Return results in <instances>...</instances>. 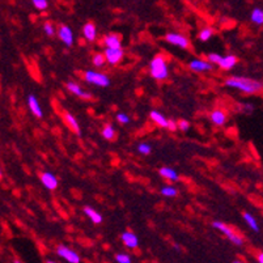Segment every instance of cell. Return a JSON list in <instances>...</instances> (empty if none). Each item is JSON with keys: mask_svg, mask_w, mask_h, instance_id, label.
Masks as SVG:
<instances>
[{"mask_svg": "<svg viewBox=\"0 0 263 263\" xmlns=\"http://www.w3.org/2000/svg\"><path fill=\"white\" fill-rule=\"evenodd\" d=\"M227 85L232 88H236V89H240L246 93H257L263 88V84L259 83V81H255L253 80V79L249 78H242V76H240V78L228 79V80H227Z\"/></svg>", "mask_w": 263, "mask_h": 263, "instance_id": "cell-1", "label": "cell"}, {"mask_svg": "<svg viewBox=\"0 0 263 263\" xmlns=\"http://www.w3.org/2000/svg\"><path fill=\"white\" fill-rule=\"evenodd\" d=\"M41 181L44 183V186L49 190H55L58 187V179L52 173H42L41 174Z\"/></svg>", "mask_w": 263, "mask_h": 263, "instance_id": "cell-7", "label": "cell"}, {"mask_svg": "<svg viewBox=\"0 0 263 263\" xmlns=\"http://www.w3.org/2000/svg\"><path fill=\"white\" fill-rule=\"evenodd\" d=\"M221 58H223V57H221V55H219V54H210L209 55V61L211 62V63L219 64L220 61H221Z\"/></svg>", "mask_w": 263, "mask_h": 263, "instance_id": "cell-32", "label": "cell"}, {"mask_svg": "<svg viewBox=\"0 0 263 263\" xmlns=\"http://www.w3.org/2000/svg\"><path fill=\"white\" fill-rule=\"evenodd\" d=\"M102 136H104L106 140H111L116 136V131H114V127L111 124H106L102 130Z\"/></svg>", "mask_w": 263, "mask_h": 263, "instance_id": "cell-24", "label": "cell"}, {"mask_svg": "<svg viewBox=\"0 0 263 263\" xmlns=\"http://www.w3.org/2000/svg\"><path fill=\"white\" fill-rule=\"evenodd\" d=\"M32 2L35 8L40 9V11H44L47 8V0H32Z\"/></svg>", "mask_w": 263, "mask_h": 263, "instance_id": "cell-27", "label": "cell"}, {"mask_svg": "<svg viewBox=\"0 0 263 263\" xmlns=\"http://www.w3.org/2000/svg\"><path fill=\"white\" fill-rule=\"evenodd\" d=\"M64 121H66L67 124H68V126L72 128L73 133L80 134V128H79V124H78V122H76L75 117L71 116L70 113H66V114H64Z\"/></svg>", "mask_w": 263, "mask_h": 263, "instance_id": "cell-19", "label": "cell"}, {"mask_svg": "<svg viewBox=\"0 0 263 263\" xmlns=\"http://www.w3.org/2000/svg\"><path fill=\"white\" fill-rule=\"evenodd\" d=\"M116 260L119 263H130L131 258L128 257L127 254H117L116 255Z\"/></svg>", "mask_w": 263, "mask_h": 263, "instance_id": "cell-30", "label": "cell"}, {"mask_svg": "<svg viewBox=\"0 0 263 263\" xmlns=\"http://www.w3.org/2000/svg\"><path fill=\"white\" fill-rule=\"evenodd\" d=\"M58 254L61 255L62 258H64L67 262H70V263H79V262H80V258H79L78 253H75L73 250H71V249L66 248V246H59Z\"/></svg>", "mask_w": 263, "mask_h": 263, "instance_id": "cell-4", "label": "cell"}, {"mask_svg": "<svg viewBox=\"0 0 263 263\" xmlns=\"http://www.w3.org/2000/svg\"><path fill=\"white\" fill-rule=\"evenodd\" d=\"M161 194L165 195V197H176L177 190L172 186H165V187L161 189Z\"/></svg>", "mask_w": 263, "mask_h": 263, "instance_id": "cell-26", "label": "cell"}, {"mask_svg": "<svg viewBox=\"0 0 263 263\" xmlns=\"http://www.w3.org/2000/svg\"><path fill=\"white\" fill-rule=\"evenodd\" d=\"M122 241L124 242V245L127 246V248H136L138 246V243H139V240H138V237H136L135 234L131 233V232H124L123 234H122Z\"/></svg>", "mask_w": 263, "mask_h": 263, "instance_id": "cell-10", "label": "cell"}, {"mask_svg": "<svg viewBox=\"0 0 263 263\" xmlns=\"http://www.w3.org/2000/svg\"><path fill=\"white\" fill-rule=\"evenodd\" d=\"M84 214L88 215L90 220H92L95 224H100L102 221V216L99 214V212H96L95 210L90 209V207H85L84 209Z\"/></svg>", "mask_w": 263, "mask_h": 263, "instance_id": "cell-16", "label": "cell"}, {"mask_svg": "<svg viewBox=\"0 0 263 263\" xmlns=\"http://www.w3.org/2000/svg\"><path fill=\"white\" fill-rule=\"evenodd\" d=\"M105 45L111 49H121V38L117 34H109L105 38Z\"/></svg>", "mask_w": 263, "mask_h": 263, "instance_id": "cell-13", "label": "cell"}, {"mask_svg": "<svg viewBox=\"0 0 263 263\" xmlns=\"http://www.w3.org/2000/svg\"><path fill=\"white\" fill-rule=\"evenodd\" d=\"M96 34H97V32H96V26L93 25V24H90V23L85 24L84 37L87 38V41H89V42L95 41L96 40Z\"/></svg>", "mask_w": 263, "mask_h": 263, "instance_id": "cell-15", "label": "cell"}, {"mask_svg": "<svg viewBox=\"0 0 263 263\" xmlns=\"http://www.w3.org/2000/svg\"><path fill=\"white\" fill-rule=\"evenodd\" d=\"M105 57H106L107 62L110 64H117L123 57V51L122 49H111V47H107L106 51H105Z\"/></svg>", "mask_w": 263, "mask_h": 263, "instance_id": "cell-6", "label": "cell"}, {"mask_svg": "<svg viewBox=\"0 0 263 263\" xmlns=\"http://www.w3.org/2000/svg\"><path fill=\"white\" fill-rule=\"evenodd\" d=\"M151 118H152V121L156 122L159 126H161V127H168V119H165V117L162 116V114H160L159 111H152L151 113Z\"/></svg>", "mask_w": 263, "mask_h": 263, "instance_id": "cell-18", "label": "cell"}, {"mask_svg": "<svg viewBox=\"0 0 263 263\" xmlns=\"http://www.w3.org/2000/svg\"><path fill=\"white\" fill-rule=\"evenodd\" d=\"M214 227L216 229H219V231L223 232V233L226 234L227 237H231V236H233V234H234L233 231H232V229L229 228L228 226H226V224H224V223H220V221H215Z\"/></svg>", "mask_w": 263, "mask_h": 263, "instance_id": "cell-22", "label": "cell"}, {"mask_svg": "<svg viewBox=\"0 0 263 263\" xmlns=\"http://www.w3.org/2000/svg\"><path fill=\"white\" fill-rule=\"evenodd\" d=\"M229 240H231L233 243H236V245H242V238L238 237V236H236V234L231 236V237H229Z\"/></svg>", "mask_w": 263, "mask_h": 263, "instance_id": "cell-35", "label": "cell"}, {"mask_svg": "<svg viewBox=\"0 0 263 263\" xmlns=\"http://www.w3.org/2000/svg\"><path fill=\"white\" fill-rule=\"evenodd\" d=\"M58 34H59V38H61V40L63 41V42L67 45V46H71V45L73 44L72 30H71L70 28H68V26L62 25L61 28H59V30H58Z\"/></svg>", "mask_w": 263, "mask_h": 263, "instance_id": "cell-8", "label": "cell"}, {"mask_svg": "<svg viewBox=\"0 0 263 263\" xmlns=\"http://www.w3.org/2000/svg\"><path fill=\"white\" fill-rule=\"evenodd\" d=\"M211 119L215 124H217V126H221V124L226 123L227 117H226V114L221 111V110H215L214 113L211 114Z\"/></svg>", "mask_w": 263, "mask_h": 263, "instance_id": "cell-17", "label": "cell"}, {"mask_svg": "<svg viewBox=\"0 0 263 263\" xmlns=\"http://www.w3.org/2000/svg\"><path fill=\"white\" fill-rule=\"evenodd\" d=\"M168 66L162 59V57H156L151 62V75L157 80H164L168 78Z\"/></svg>", "mask_w": 263, "mask_h": 263, "instance_id": "cell-2", "label": "cell"}, {"mask_svg": "<svg viewBox=\"0 0 263 263\" xmlns=\"http://www.w3.org/2000/svg\"><path fill=\"white\" fill-rule=\"evenodd\" d=\"M257 260H258V262H259V263H263V253H260V254L258 255Z\"/></svg>", "mask_w": 263, "mask_h": 263, "instance_id": "cell-37", "label": "cell"}, {"mask_svg": "<svg viewBox=\"0 0 263 263\" xmlns=\"http://www.w3.org/2000/svg\"><path fill=\"white\" fill-rule=\"evenodd\" d=\"M160 174L162 177H165V178L171 179V181H177L178 179V173L174 169L171 168H161L160 169Z\"/></svg>", "mask_w": 263, "mask_h": 263, "instance_id": "cell-20", "label": "cell"}, {"mask_svg": "<svg viewBox=\"0 0 263 263\" xmlns=\"http://www.w3.org/2000/svg\"><path fill=\"white\" fill-rule=\"evenodd\" d=\"M104 63H105V58L101 54L95 55V58H93V64H95L96 67H101Z\"/></svg>", "mask_w": 263, "mask_h": 263, "instance_id": "cell-29", "label": "cell"}, {"mask_svg": "<svg viewBox=\"0 0 263 263\" xmlns=\"http://www.w3.org/2000/svg\"><path fill=\"white\" fill-rule=\"evenodd\" d=\"M138 151L143 155H149L152 148H151V145L147 144V143H142V144H139V147H138Z\"/></svg>", "mask_w": 263, "mask_h": 263, "instance_id": "cell-28", "label": "cell"}, {"mask_svg": "<svg viewBox=\"0 0 263 263\" xmlns=\"http://www.w3.org/2000/svg\"><path fill=\"white\" fill-rule=\"evenodd\" d=\"M117 119H118V122H121V123H128V122H130V118H128L126 114L122 113L117 114Z\"/></svg>", "mask_w": 263, "mask_h": 263, "instance_id": "cell-34", "label": "cell"}, {"mask_svg": "<svg viewBox=\"0 0 263 263\" xmlns=\"http://www.w3.org/2000/svg\"><path fill=\"white\" fill-rule=\"evenodd\" d=\"M252 21L254 24H258V25H262L263 24V11L259 8H255L254 11L252 12Z\"/></svg>", "mask_w": 263, "mask_h": 263, "instance_id": "cell-23", "label": "cell"}, {"mask_svg": "<svg viewBox=\"0 0 263 263\" xmlns=\"http://www.w3.org/2000/svg\"><path fill=\"white\" fill-rule=\"evenodd\" d=\"M67 88H68V90H70L71 93H73V95H75V96H79V97H83V99H85V100H90V99H92V95H90V93L83 92V89H81V88L79 87V85L76 84V83H72V81L67 84Z\"/></svg>", "mask_w": 263, "mask_h": 263, "instance_id": "cell-9", "label": "cell"}, {"mask_svg": "<svg viewBox=\"0 0 263 263\" xmlns=\"http://www.w3.org/2000/svg\"><path fill=\"white\" fill-rule=\"evenodd\" d=\"M28 104H29V109L32 110V113L34 114L35 117L38 118H42L44 117V113H42V110H41L40 104H38L37 99H35L34 95H30L29 99H28Z\"/></svg>", "mask_w": 263, "mask_h": 263, "instance_id": "cell-11", "label": "cell"}, {"mask_svg": "<svg viewBox=\"0 0 263 263\" xmlns=\"http://www.w3.org/2000/svg\"><path fill=\"white\" fill-rule=\"evenodd\" d=\"M44 30H45V33H46L47 35H52L55 33L54 26H52L51 23H46V24H45V25H44Z\"/></svg>", "mask_w": 263, "mask_h": 263, "instance_id": "cell-31", "label": "cell"}, {"mask_svg": "<svg viewBox=\"0 0 263 263\" xmlns=\"http://www.w3.org/2000/svg\"><path fill=\"white\" fill-rule=\"evenodd\" d=\"M236 63H237V58L233 57V55H228V57H223V58H221L219 66L221 67L223 70H231V68H233V67L236 66Z\"/></svg>", "mask_w": 263, "mask_h": 263, "instance_id": "cell-12", "label": "cell"}, {"mask_svg": "<svg viewBox=\"0 0 263 263\" xmlns=\"http://www.w3.org/2000/svg\"><path fill=\"white\" fill-rule=\"evenodd\" d=\"M243 219H245V221L248 223V226L250 227L253 231L259 232V227H258V224H257V220L253 217V215H250L249 212H245V214H243Z\"/></svg>", "mask_w": 263, "mask_h": 263, "instance_id": "cell-21", "label": "cell"}, {"mask_svg": "<svg viewBox=\"0 0 263 263\" xmlns=\"http://www.w3.org/2000/svg\"><path fill=\"white\" fill-rule=\"evenodd\" d=\"M212 34H214V30L210 29V28H205V29L200 30L199 40L203 41V42H205V41H209L210 38L212 37Z\"/></svg>", "mask_w": 263, "mask_h": 263, "instance_id": "cell-25", "label": "cell"}, {"mask_svg": "<svg viewBox=\"0 0 263 263\" xmlns=\"http://www.w3.org/2000/svg\"><path fill=\"white\" fill-rule=\"evenodd\" d=\"M177 127H178V124H177L174 121H169L168 122V127H166V128H169L171 131H176Z\"/></svg>", "mask_w": 263, "mask_h": 263, "instance_id": "cell-36", "label": "cell"}, {"mask_svg": "<svg viewBox=\"0 0 263 263\" xmlns=\"http://www.w3.org/2000/svg\"><path fill=\"white\" fill-rule=\"evenodd\" d=\"M178 127L182 131H187L189 127H190V124H189V122L185 121V119H181L178 123Z\"/></svg>", "mask_w": 263, "mask_h": 263, "instance_id": "cell-33", "label": "cell"}, {"mask_svg": "<svg viewBox=\"0 0 263 263\" xmlns=\"http://www.w3.org/2000/svg\"><path fill=\"white\" fill-rule=\"evenodd\" d=\"M165 40L168 41L169 44L177 45V46L182 47V49H186L189 46L187 38L181 34H176V33H169V34H166Z\"/></svg>", "mask_w": 263, "mask_h": 263, "instance_id": "cell-5", "label": "cell"}, {"mask_svg": "<svg viewBox=\"0 0 263 263\" xmlns=\"http://www.w3.org/2000/svg\"><path fill=\"white\" fill-rule=\"evenodd\" d=\"M85 80L90 84L99 85V87H109L110 84V80L106 75L95 72V71H87L85 72Z\"/></svg>", "mask_w": 263, "mask_h": 263, "instance_id": "cell-3", "label": "cell"}, {"mask_svg": "<svg viewBox=\"0 0 263 263\" xmlns=\"http://www.w3.org/2000/svg\"><path fill=\"white\" fill-rule=\"evenodd\" d=\"M190 68L193 71H210L212 68L211 64L207 63V62H203L197 59V61H193L190 63Z\"/></svg>", "mask_w": 263, "mask_h": 263, "instance_id": "cell-14", "label": "cell"}]
</instances>
